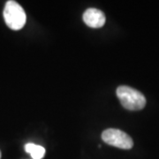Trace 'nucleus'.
<instances>
[{"instance_id":"f257e3e1","label":"nucleus","mask_w":159,"mask_h":159,"mask_svg":"<svg viewBox=\"0 0 159 159\" xmlns=\"http://www.w3.org/2000/svg\"><path fill=\"white\" fill-rule=\"evenodd\" d=\"M122 106L129 111H140L146 105V98L140 91L128 86H119L116 91Z\"/></svg>"},{"instance_id":"f03ea898","label":"nucleus","mask_w":159,"mask_h":159,"mask_svg":"<svg viewBox=\"0 0 159 159\" xmlns=\"http://www.w3.org/2000/svg\"><path fill=\"white\" fill-rule=\"evenodd\" d=\"M3 14L7 27L12 30L21 29L27 21V15L22 6L13 0L6 2Z\"/></svg>"},{"instance_id":"7ed1b4c3","label":"nucleus","mask_w":159,"mask_h":159,"mask_svg":"<svg viewBox=\"0 0 159 159\" xmlns=\"http://www.w3.org/2000/svg\"><path fill=\"white\" fill-rule=\"evenodd\" d=\"M102 139L109 145L122 149H130L134 146L132 138L125 132L119 129L110 128L104 130L102 133Z\"/></svg>"},{"instance_id":"20e7f679","label":"nucleus","mask_w":159,"mask_h":159,"mask_svg":"<svg viewBox=\"0 0 159 159\" xmlns=\"http://www.w3.org/2000/svg\"><path fill=\"white\" fill-rule=\"evenodd\" d=\"M83 20L88 27L99 29L104 25L106 19L102 11L96 8H89L83 13Z\"/></svg>"},{"instance_id":"39448f33","label":"nucleus","mask_w":159,"mask_h":159,"mask_svg":"<svg viewBox=\"0 0 159 159\" xmlns=\"http://www.w3.org/2000/svg\"><path fill=\"white\" fill-rule=\"evenodd\" d=\"M25 150L31 155L33 159H42L45 155V148L34 143H27Z\"/></svg>"},{"instance_id":"423d86ee","label":"nucleus","mask_w":159,"mask_h":159,"mask_svg":"<svg viewBox=\"0 0 159 159\" xmlns=\"http://www.w3.org/2000/svg\"><path fill=\"white\" fill-rule=\"evenodd\" d=\"M0 158H1V151H0Z\"/></svg>"}]
</instances>
